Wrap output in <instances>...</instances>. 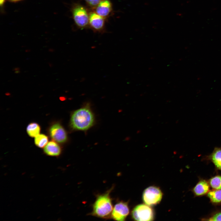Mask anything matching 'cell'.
I'll use <instances>...</instances> for the list:
<instances>
[{
  "label": "cell",
  "mask_w": 221,
  "mask_h": 221,
  "mask_svg": "<svg viewBox=\"0 0 221 221\" xmlns=\"http://www.w3.org/2000/svg\"><path fill=\"white\" fill-rule=\"evenodd\" d=\"M89 105H87L74 111L70 120V128L73 130L86 131L94 125L95 117Z\"/></svg>",
  "instance_id": "6da1fadb"
},
{
  "label": "cell",
  "mask_w": 221,
  "mask_h": 221,
  "mask_svg": "<svg viewBox=\"0 0 221 221\" xmlns=\"http://www.w3.org/2000/svg\"><path fill=\"white\" fill-rule=\"evenodd\" d=\"M112 189L97 197L93 206L92 215L103 219H108L111 216L113 207L110 194Z\"/></svg>",
  "instance_id": "7a4b0ae2"
},
{
  "label": "cell",
  "mask_w": 221,
  "mask_h": 221,
  "mask_svg": "<svg viewBox=\"0 0 221 221\" xmlns=\"http://www.w3.org/2000/svg\"><path fill=\"white\" fill-rule=\"evenodd\" d=\"M73 18L76 25L80 29L86 28L89 23V13L83 6L74 4L71 9Z\"/></svg>",
  "instance_id": "3957f363"
},
{
  "label": "cell",
  "mask_w": 221,
  "mask_h": 221,
  "mask_svg": "<svg viewBox=\"0 0 221 221\" xmlns=\"http://www.w3.org/2000/svg\"><path fill=\"white\" fill-rule=\"evenodd\" d=\"M48 132L52 140L59 144H64L68 141L67 131L59 122L52 123L48 128Z\"/></svg>",
  "instance_id": "277c9868"
},
{
  "label": "cell",
  "mask_w": 221,
  "mask_h": 221,
  "mask_svg": "<svg viewBox=\"0 0 221 221\" xmlns=\"http://www.w3.org/2000/svg\"><path fill=\"white\" fill-rule=\"evenodd\" d=\"M149 205L140 204L136 206L132 212V216L135 220L152 221L154 219L153 210Z\"/></svg>",
  "instance_id": "5b68a950"
},
{
  "label": "cell",
  "mask_w": 221,
  "mask_h": 221,
  "mask_svg": "<svg viewBox=\"0 0 221 221\" xmlns=\"http://www.w3.org/2000/svg\"><path fill=\"white\" fill-rule=\"evenodd\" d=\"M162 193L159 188L155 186H150L145 189L143 193V200L144 203L152 206L158 204L161 201Z\"/></svg>",
  "instance_id": "8992f818"
},
{
  "label": "cell",
  "mask_w": 221,
  "mask_h": 221,
  "mask_svg": "<svg viewBox=\"0 0 221 221\" xmlns=\"http://www.w3.org/2000/svg\"><path fill=\"white\" fill-rule=\"evenodd\" d=\"M129 213L127 202L120 201L117 203L113 207L111 217L116 221H124Z\"/></svg>",
  "instance_id": "52a82bcc"
},
{
  "label": "cell",
  "mask_w": 221,
  "mask_h": 221,
  "mask_svg": "<svg viewBox=\"0 0 221 221\" xmlns=\"http://www.w3.org/2000/svg\"><path fill=\"white\" fill-rule=\"evenodd\" d=\"M105 18L95 11L89 13V25L95 32L103 33L104 30Z\"/></svg>",
  "instance_id": "ba28073f"
},
{
  "label": "cell",
  "mask_w": 221,
  "mask_h": 221,
  "mask_svg": "<svg viewBox=\"0 0 221 221\" xmlns=\"http://www.w3.org/2000/svg\"><path fill=\"white\" fill-rule=\"evenodd\" d=\"M112 10V5L110 0H103L95 8L94 11L97 14L105 18Z\"/></svg>",
  "instance_id": "9c48e42d"
},
{
  "label": "cell",
  "mask_w": 221,
  "mask_h": 221,
  "mask_svg": "<svg viewBox=\"0 0 221 221\" xmlns=\"http://www.w3.org/2000/svg\"><path fill=\"white\" fill-rule=\"evenodd\" d=\"M44 152L47 155L58 157L62 152V149L59 144L52 140L48 142L44 148Z\"/></svg>",
  "instance_id": "30bf717a"
},
{
  "label": "cell",
  "mask_w": 221,
  "mask_h": 221,
  "mask_svg": "<svg viewBox=\"0 0 221 221\" xmlns=\"http://www.w3.org/2000/svg\"><path fill=\"white\" fill-rule=\"evenodd\" d=\"M210 189L208 183L205 180H201L193 189V192L196 196H201L208 193Z\"/></svg>",
  "instance_id": "8fae6325"
},
{
  "label": "cell",
  "mask_w": 221,
  "mask_h": 221,
  "mask_svg": "<svg viewBox=\"0 0 221 221\" xmlns=\"http://www.w3.org/2000/svg\"><path fill=\"white\" fill-rule=\"evenodd\" d=\"M208 159L218 169L221 170V148L215 147L208 156Z\"/></svg>",
  "instance_id": "7c38bea8"
},
{
  "label": "cell",
  "mask_w": 221,
  "mask_h": 221,
  "mask_svg": "<svg viewBox=\"0 0 221 221\" xmlns=\"http://www.w3.org/2000/svg\"><path fill=\"white\" fill-rule=\"evenodd\" d=\"M26 130L28 135L31 137L33 138L39 134L41 128L37 123L32 122L28 125Z\"/></svg>",
  "instance_id": "4fadbf2b"
},
{
  "label": "cell",
  "mask_w": 221,
  "mask_h": 221,
  "mask_svg": "<svg viewBox=\"0 0 221 221\" xmlns=\"http://www.w3.org/2000/svg\"><path fill=\"white\" fill-rule=\"evenodd\" d=\"M207 196L211 201L215 204L221 202V189H214L209 191Z\"/></svg>",
  "instance_id": "5bb4252c"
},
{
  "label": "cell",
  "mask_w": 221,
  "mask_h": 221,
  "mask_svg": "<svg viewBox=\"0 0 221 221\" xmlns=\"http://www.w3.org/2000/svg\"><path fill=\"white\" fill-rule=\"evenodd\" d=\"M35 138V144L39 148H44L48 142V138L45 134H39Z\"/></svg>",
  "instance_id": "9a60e30c"
},
{
  "label": "cell",
  "mask_w": 221,
  "mask_h": 221,
  "mask_svg": "<svg viewBox=\"0 0 221 221\" xmlns=\"http://www.w3.org/2000/svg\"><path fill=\"white\" fill-rule=\"evenodd\" d=\"M209 184L214 189H221V176H216L212 177L209 180Z\"/></svg>",
  "instance_id": "2e32d148"
},
{
  "label": "cell",
  "mask_w": 221,
  "mask_h": 221,
  "mask_svg": "<svg viewBox=\"0 0 221 221\" xmlns=\"http://www.w3.org/2000/svg\"><path fill=\"white\" fill-rule=\"evenodd\" d=\"M208 221H221V211L217 212L205 220Z\"/></svg>",
  "instance_id": "e0dca14e"
},
{
  "label": "cell",
  "mask_w": 221,
  "mask_h": 221,
  "mask_svg": "<svg viewBox=\"0 0 221 221\" xmlns=\"http://www.w3.org/2000/svg\"><path fill=\"white\" fill-rule=\"evenodd\" d=\"M89 6L95 8L103 0H84Z\"/></svg>",
  "instance_id": "ac0fdd59"
},
{
  "label": "cell",
  "mask_w": 221,
  "mask_h": 221,
  "mask_svg": "<svg viewBox=\"0 0 221 221\" xmlns=\"http://www.w3.org/2000/svg\"><path fill=\"white\" fill-rule=\"evenodd\" d=\"M5 1L6 0H0V5L1 7H3Z\"/></svg>",
  "instance_id": "d6986e66"
},
{
  "label": "cell",
  "mask_w": 221,
  "mask_h": 221,
  "mask_svg": "<svg viewBox=\"0 0 221 221\" xmlns=\"http://www.w3.org/2000/svg\"><path fill=\"white\" fill-rule=\"evenodd\" d=\"M19 68H16L14 69V71H15V73H18L19 72Z\"/></svg>",
  "instance_id": "ffe728a7"
},
{
  "label": "cell",
  "mask_w": 221,
  "mask_h": 221,
  "mask_svg": "<svg viewBox=\"0 0 221 221\" xmlns=\"http://www.w3.org/2000/svg\"><path fill=\"white\" fill-rule=\"evenodd\" d=\"M10 1L12 2H17L20 1L22 0H9Z\"/></svg>",
  "instance_id": "44dd1931"
}]
</instances>
